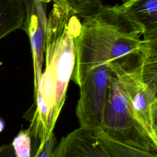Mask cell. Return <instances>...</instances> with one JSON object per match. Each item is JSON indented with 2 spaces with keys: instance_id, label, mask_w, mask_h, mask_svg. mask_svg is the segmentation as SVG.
Segmentation results:
<instances>
[{
  "instance_id": "1",
  "label": "cell",
  "mask_w": 157,
  "mask_h": 157,
  "mask_svg": "<svg viewBox=\"0 0 157 157\" xmlns=\"http://www.w3.org/2000/svg\"><path fill=\"white\" fill-rule=\"evenodd\" d=\"M79 18L64 1L53 4L45 29V69L34 91V102L25 117L31 139L39 145L53 134L64 105L68 85L77 57L75 40L79 34Z\"/></svg>"
},
{
  "instance_id": "2",
  "label": "cell",
  "mask_w": 157,
  "mask_h": 157,
  "mask_svg": "<svg viewBox=\"0 0 157 157\" xmlns=\"http://www.w3.org/2000/svg\"><path fill=\"white\" fill-rule=\"evenodd\" d=\"M99 130L120 143L148 152L157 151V144L149 137L135 118L129 96L112 71Z\"/></svg>"
},
{
  "instance_id": "3",
  "label": "cell",
  "mask_w": 157,
  "mask_h": 157,
  "mask_svg": "<svg viewBox=\"0 0 157 157\" xmlns=\"http://www.w3.org/2000/svg\"><path fill=\"white\" fill-rule=\"evenodd\" d=\"M141 50L111 63L110 66L129 96L135 118L157 144V85L144 79Z\"/></svg>"
},
{
  "instance_id": "4",
  "label": "cell",
  "mask_w": 157,
  "mask_h": 157,
  "mask_svg": "<svg viewBox=\"0 0 157 157\" xmlns=\"http://www.w3.org/2000/svg\"><path fill=\"white\" fill-rule=\"evenodd\" d=\"M51 157H112L97 130L79 127L63 137Z\"/></svg>"
},
{
  "instance_id": "5",
  "label": "cell",
  "mask_w": 157,
  "mask_h": 157,
  "mask_svg": "<svg viewBox=\"0 0 157 157\" xmlns=\"http://www.w3.org/2000/svg\"><path fill=\"white\" fill-rule=\"evenodd\" d=\"M26 15L23 29L28 34L31 47L34 67V91L39 85L45 53V31L36 13L33 0H26Z\"/></svg>"
},
{
  "instance_id": "6",
  "label": "cell",
  "mask_w": 157,
  "mask_h": 157,
  "mask_svg": "<svg viewBox=\"0 0 157 157\" xmlns=\"http://www.w3.org/2000/svg\"><path fill=\"white\" fill-rule=\"evenodd\" d=\"M121 6L143 28V39H157V0H127Z\"/></svg>"
},
{
  "instance_id": "7",
  "label": "cell",
  "mask_w": 157,
  "mask_h": 157,
  "mask_svg": "<svg viewBox=\"0 0 157 157\" xmlns=\"http://www.w3.org/2000/svg\"><path fill=\"white\" fill-rule=\"evenodd\" d=\"M26 0H0V40L22 29L26 15Z\"/></svg>"
},
{
  "instance_id": "8",
  "label": "cell",
  "mask_w": 157,
  "mask_h": 157,
  "mask_svg": "<svg viewBox=\"0 0 157 157\" xmlns=\"http://www.w3.org/2000/svg\"><path fill=\"white\" fill-rule=\"evenodd\" d=\"M101 142L112 157H157L156 152H148L113 140L97 130Z\"/></svg>"
},
{
  "instance_id": "9",
  "label": "cell",
  "mask_w": 157,
  "mask_h": 157,
  "mask_svg": "<svg viewBox=\"0 0 157 157\" xmlns=\"http://www.w3.org/2000/svg\"><path fill=\"white\" fill-rule=\"evenodd\" d=\"M42 3L47 4L50 2L55 3L59 0H40ZM67 4L74 13L79 18L83 19L96 12L102 7L101 0H61Z\"/></svg>"
},
{
  "instance_id": "10",
  "label": "cell",
  "mask_w": 157,
  "mask_h": 157,
  "mask_svg": "<svg viewBox=\"0 0 157 157\" xmlns=\"http://www.w3.org/2000/svg\"><path fill=\"white\" fill-rule=\"evenodd\" d=\"M31 144L32 139L29 129H21L12 142L17 157H31Z\"/></svg>"
},
{
  "instance_id": "11",
  "label": "cell",
  "mask_w": 157,
  "mask_h": 157,
  "mask_svg": "<svg viewBox=\"0 0 157 157\" xmlns=\"http://www.w3.org/2000/svg\"><path fill=\"white\" fill-rule=\"evenodd\" d=\"M55 142L56 138L53 133L44 143L38 145L32 153L31 157H51Z\"/></svg>"
},
{
  "instance_id": "12",
  "label": "cell",
  "mask_w": 157,
  "mask_h": 157,
  "mask_svg": "<svg viewBox=\"0 0 157 157\" xmlns=\"http://www.w3.org/2000/svg\"><path fill=\"white\" fill-rule=\"evenodd\" d=\"M33 4L35 7V10L37 17L39 19L40 24L45 31L46 29V25H47V18L45 15V7L46 4H44L40 0H33Z\"/></svg>"
},
{
  "instance_id": "13",
  "label": "cell",
  "mask_w": 157,
  "mask_h": 157,
  "mask_svg": "<svg viewBox=\"0 0 157 157\" xmlns=\"http://www.w3.org/2000/svg\"><path fill=\"white\" fill-rule=\"evenodd\" d=\"M0 157H17L12 143L0 147Z\"/></svg>"
},
{
  "instance_id": "14",
  "label": "cell",
  "mask_w": 157,
  "mask_h": 157,
  "mask_svg": "<svg viewBox=\"0 0 157 157\" xmlns=\"http://www.w3.org/2000/svg\"><path fill=\"white\" fill-rule=\"evenodd\" d=\"M122 1H127V0H122Z\"/></svg>"
}]
</instances>
